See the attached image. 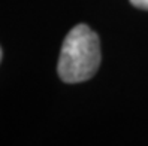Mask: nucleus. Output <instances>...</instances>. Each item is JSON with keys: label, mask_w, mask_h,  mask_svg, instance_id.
I'll use <instances>...</instances> for the list:
<instances>
[{"label": "nucleus", "mask_w": 148, "mask_h": 146, "mask_svg": "<svg viewBox=\"0 0 148 146\" xmlns=\"http://www.w3.org/2000/svg\"><path fill=\"white\" fill-rule=\"evenodd\" d=\"M100 64L99 37L88 25L78 24L67 33L60 51L57 72L66 84L93 78Z\"/></svg>", "instance_id": "obj_1"}, {"label": "nucleus", "mask_w": 148, "mask_h": 146, "mask_svg": "<svg viewBox=\"0 0 148 146\" xmlns=\"http://www.w3.org/2000/svg\"><path fill=\"white\" fill-rule=\"evenodd\" d=\"M130 3L136 7H139V9L148 11V0H130Z\"/></svg>", "instance_id": "obj_2"}, {"label": "nucleus", "mask_w": 148, "mask_h": 146, "mask_svg": "<svg viewBox=\"0 0 148 146\" xmlns=\"http://www.w3.org/2000/svg\"><path fill=\"white\" fill-rule=\"evenodd\" d=\"M0 61H2V49H0Z\"/></svg>", "instance_id": "obj_3"}]
</instances>
